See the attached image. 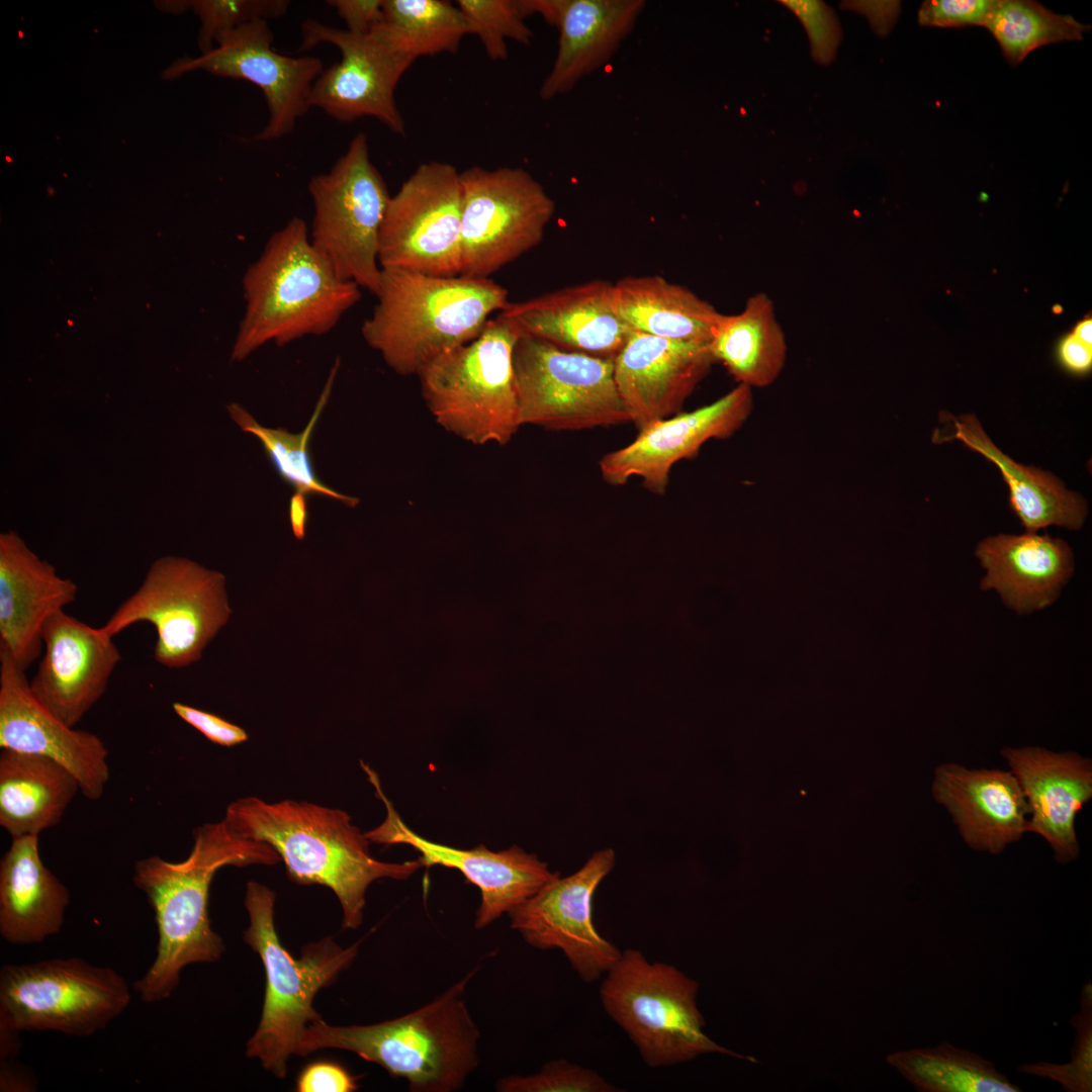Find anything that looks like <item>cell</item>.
Wrapping results in <instances>:
<instances>
[{
  "label": "cell",
  "instance_id": "obj_1",
  "mask_svg": "<svg viewBox=\"0 0 1092 1092\" xmlns=\"http://www.w3.org/2000/svg\"><path fill=\"white\" fill-rule=\"evenodd\" d=\"M193 847L182 861L159 855L139 859L132 882L151 905L158 929L157 956L143 978L133 984L146 1003L171 996L181 971L190 964L218 961L225 947L211 928L209 889L217 871L280 861L268 844L245 838L222 819L195 828Z\"/></svg>",
  "mask_w": 1092,
  "mask_h": 1092
},
{
  "label": "cell",
  "instance_id": "obj_2",
  "mask_svg": "<svg viewBox=\"0 0 1092 1092\" xmlns=\"http://www.w3.org/2000/svg\"><path fill=\"white\" fill-rule=\"evenodd\" d=\"M223 820L239 835L270 845L294 883L331 889L342 907L344 929L362 924L366 891L374 881L405 880L425 868L420 857L403 862L374 858L365 833L340 809L245 797L228 806Z\"/></svg>",
  "mask_w": 1092,
  "mask_h": 1092
},
{
  "label": "cell",
  "instance_id": "obj_3",
  "mask_svg": "<svg viewBox=\"0 0 1092 1092\" xmlns=\"http://www.w3.org/2000/svg\"><path fill=\"white\" fill-rule=\"evenodd\" d=\"M242 287L245 310L232 350L238 362L270 342L281 347L328 334L362 296L312 246L307 223L298 216L268 239Z\"/></svg>",
  "mask_w": 1092,
  "mask_h": 1092
},
{
  "label": "cell",
  "instance_id": "obj_4",
  "mask_svg": "<svg viewBox=\"0 0 1092 1092\" xmlns=\"http://www.w3.org/2000/svg\"><path fill=\"white\" fill-rule=\"evenodd\" d=\"M476 969L428 1004L394 1019L335 1026L323 1018L305 1028L297 1056L338 1049L404 1079L412 1092L461 1089L480 1063V1031L465 1001Z\"/></svg>",
  "mask_w": 1092,
  "mask_h": 1092
},
{
  "label": "cell",
  "instance_id": "obj_5",
  "mask_svg": "<svg viewBox=\"0 0 1092 1092\" xmlns=\"http://www.w3.org/2000/svg\"><path fill=\"white\" fill-rule=\"evenodd\" d=\"M377 303L361 326L369 347L400 375H418L438 356L477 338L508 290L489 278L381 269Z\"/></svg>",
  "mask_w": 1092,
  "mask_h": 1092
},
{
  "label": "cell",
  "instance_id": "obj_6",
  "mask_svg": "<svg viewBox=\"0 0 1092 1092\" xmlns=\"http://www.w3.org/2000/svg\"><path fill=\"white\" fill-rule=\"evenodd\" d=\"M275 900L276 893L268 887L254 881L247 884L244 903L250 922L244 939L262 961L266 986L261 1019L246 1054L284 1079L305 1028L322 1018L313 1008L315 995L353 963L361 941L343 947L327 936L307 943L296 959L277 934Z\"/></svg>",
  "mask_w": 1092,
  "mask_h": 1092
},
{
  "label": "cell",
  "instance_id": "obj_7",
  "mask_svg": "<svg viewBox=\"0 0 1092 1092\" xmlns=\"http://www.w3.org/2000/svg\"><path fill=\"white\" fill-rule=\"evenodd\" d=\"M698 991L699 983L675 966L650 962L641 950L627 948L605 974L599 995L606 1013L650 1068L670 1067L714 1053L756 1062L706 1034Z\"/></svg>",
  "mask_w": 1092,
  "mask_h": 1092
},
{
  "label": "cell",
  "instance_id": "obj_8",
  "mask_svg": "<svg viewBox=\"0 0 1092 1092\" xmlns=\"http://www.w3.org/2000/svg\"><path fill=\"white\" fill-rule=\"evenodd\" d=\"M518 339L496 315L473 341L419 372L423 398L442 428L474 445L512 440L521 427L513 366Z\"/></svg>",
  "mask_w": 1092,
  "mask_h": 1092
},
{
  "label": "cell",
  "instance_id": "obj_9",
  "mask_svg": "<svg viewBox=\"0 0 1092 1092\" xmlns=\"http://www.w3.org/2000/svg\"><path fill=\"white\" fill-rule=\"evenodd\" d=\"M129 1002L122 976L81 958L5 965L0 972V1025L17 1032L89 1036L106 1028Z\"/></svg>",
  "mask_w": 1092,
  "mask_h": 1092
},
{
  "label": "cell",
  "instance_id": "obj_10",
  "mask_svg": "<svg viewBox=\"0 0 1092 1092\" xmlns=\"http://www.w3.org/2000/svg\"><path fill=\"white\" fill-rule=\"evenodd\" d=\"M313 205L309 238L336 273L376 295L381 279L379 236L390 199L370 160L365 132H358L327 173L308 183Z\"/></svg>",
  "mask_w": 1092,
  "mask_h": 1092
},
{
  "label": "cell",
  "instance_id": "obj_11",
  "mask_svg": "<svg viewBox=\"0 0 1092 1092\" xmlns=\"http://www.w3.org/2000/svg\"><path fill=\"white\" fill-rule=\"evenodd\" d=\"M231 614L222 573L184 557L163 556L99 629L113 637L132 624L149 622L157 632L156 661L180 668L200 659Z\"/></svg>",
  "mask_w": 1092,
  "mask_h": 1092
},
{
  "label": "cell",
  "instance_id": "obj_12",
  "mask_svg": "<svg viewBox=\"0 0 1092 1092\" xmlns=\"http://www.w3.org/2000/svg\"><path fill=\"white\" fill-rule=\"evenodd\" d=\"M520 423L579 431L631 422L614 377V359L519 337L513 354Z\"/></svg>",
  "mask_w": 1092,
  "mask_h": 1092
},
{
  "label": "cell",
  "instance_id": "obj_13",
  "mask_svg": "<svg viewBox=\"0 0 1092 1092\" xmlns=\"http://www.w3.org/2000/svg\"><path fill=\"white\" fill-rule=\"evenodd\" d=\"M461 273L489 276L538 246L555 204L543 185L521 167L460 173Z\"/></svg>",
  "mask_w": 1092,
  "mask_h": 1092
},
{
  "label": "cell",
  "instance_id": "obj_14",
  "mask_svg": "<svg viewBox=\"0 0 1092 1092\" xmlns=\"http://www.w3.org/2000/svg\"><path fill=\"white\" fill-rule=\"evenodd\" d=\"M462 189L453 165H420L390 197L379 236L381 269L461 273Z\"/></svg>",
  "mask_w": 1092,
  "mask_h": 1092
},
{
  "label": "cell",
  "instance_id": "obj_15",
  "mask_svg": "<svg viewBox=\"0 0 1092 1092\" xmlns=\"http://www.w3.org/2000/svg\"><path fill=\"white\" fill-rule=\"evenodd\" d=\"M300 29L302 50L329 43L341 53V60L313 83L310 106L341 122L373 117L393 133L403 135L405 123L394 94L415 60L382 23L366 34H354L315 19L304 20Z\"/></svg>",
  "mask_w": 1092,
  "mask_h": 1092
},
{
  "label": "cell",
  "instance_id": "obj_16",
  "mask_svg": "<svg viewBox=\"0 0 1092 1092\" xmlns=\"http://www.w3.org/2000/svg\"><path fill=\"white\" fill-rule=\"evenodd\" d=\"M267 20H255L219 32L210 52L183 58L164 70L166 80L201 70L212 75L242 79L258 86L265 98L269 118L254 140L267 142L289 134L310 106L312 85L323 73V63L311 56L289 57L277 53Z\"/></svg>",
  "mask_w": 1092,
  "mask_h": 1092
},
{
  "label": "cell",
  "instance_id": "obj_17",
  "mask_svg": "<svg viewBox=\"0 0 1092 1092\" xmlns=\"http://www.w3.org/2000/svg\"><path fill=\"white\" fill-rule=\"evenodd\" d=\"M612 848L596 851L572 875L557 876L508 915L511 928L539 950L559 949L585 983L605 975L622 951L597 930L593 898L613 871Z\"/></svg>",
  "mask_w": 1092,
  "mask_h": 1092
},
{
  "label": "cell",
  "instance_id": "obj_18",
  "mask_svg": "<svg viewBox=\"0 0 1092 1092\" xmlns=\"http://www.w3.org/2000/svg\"><path fill=\"white\" fill-rule=\"evenodd\" d=\"M361 766L386 808L383 822L365 832L367 839L378 844H407L421 853L420 859L425 868L438 864L458 870L480 891L481 902L474 920L476 929H482L510 913L559 876L537 855L517 845L500 851L489 850L482 844L472 849H461L422 837L402 821L384 794L378 775L363 761Z\"/></svg>",
  "mask_w": 1092,
  "mask_h": 1092
},
{
  "label": "cell",
  "instance_id": "obj_19",
  "mask_svg": "<svg viewBox=\"0 0 1092 1092\" xmlns=\"http://www.w3.org/2000/svg\"><path fill=\"white\" fill-rule=\"evenodd\" d=\"M752 410V389L738 384L707 405L653 422L631 443L601 458L602 477L615 486L639 477L648 490L664 494L677 462L694 458L710 440L734 435Z\"/></svg>",
  "mask_w": 1092,
  "mask_h": 1092
},
{
  "label": "cell",
  "instance_id": "obj_20",
  "mask_svg": "<svg viewBox=\"0 0 1092 1092\" xmlns=\"http://www.w3.org/2000/svg\"><path fill=\"white\" fill-rule=\"evenodd\" d=\"M0 747L49 757L67 768L89 800L102 797L109 781L102 739L65 724L32 695L25 670L0 650Z\"/></svg>",
  "mask_w": 1092,
  "mask_h": 1092
},
{
  "label": "cell",
  "instance_id": "obj_21",
  "mask_svg": "<svg viewBox=\"0 0 1092 1092\" xmlns=\"http://www.w3.org/2000/svg\"><path fill=\"white\" fill-rule=\"evenodd\" d=\"M41 638L44 654L30 691L52 714L75 727L103 696L121 654L113 637L64 610L44 622Z\"/></svg>",
  "mask_w": 1092,
  "mask_h": 1092
},
{
  "label": "cell",
  "instance_id": "obj_22",
  "mask_svg": "<svg viewBox=\"0 0 1092 1092\" xmlns=\"http://www.w3.org/2000/svg\"><path fill=\"white\" fill-rule=\"evenodd\" d=\"M519 337L614 359L630 329L614 307V283L595 279L517 302L497 313Z\"/></svg>",
  "mask_w": 1092,
  "mask_h": 1092
},
{
  "label": "cell",
  "instance_id": "obj_23",
  "mask_svg": "<svg viewBox=\"0 0 1092 1092\" xmlns=\"http://www.w3.org/2000/svg\"><path fill=\"white\" fill-rule=\"evenodd\" d=\"M714 363L710 344L630 330L614 358V377L631 422L640 430L680 413Z\"/></svg>",
  "mask_w": 1092,
  "mask_h": 1092
},
{
  "label": "cell",
  "instance_id": "obj_24",
  "mask_svg": "<svg viewBox=\"0 0 1092 1092\" xmlns=\"http://www.w3.org/2000/svg\"><path fill=\"white\" fill-rule=\"evenodd\" d=\"M526 17L541 15L559 32L556 58L540 87L543 100L570 92L606 65L633 30L644 0H520Z\"/></svg>",
  "mask_w": 1092,
  "mask_h": 1092
},
{
  "label": "cell",
  "instance_id": "obj_25",
  "mask_svg": "<svg viewBox=\"0 0 1092 1092\" xmlns=\"http://www.w3.org/2000/svg\"><path fill=\"white\" fill-rule=\"evenodd\" d=\"M78 586L14 531L0 534V650L26 670L40 655L44 622L77 599Z\"/></svg>",
  "mask_w": 1092,
  "mask_h": 1092
},
{
  "label": "cell",
  "instance_id": "obj_26",
  "mask_svg": "<svg viewBox=\"0 0 1092 1092\" xmlns=\"http://www.w3.org/2000/svg\"><path fill=\"white\" fill-rule=\"evenodd\" d=\"M1028 807L1027 831L1051 845L1061 863L1080 853L1075 820L1092 798L1091 760L1075 752H1053L1037 746L1001 751Z\"/></svg>",
  "mask_w": 1092,
  "mask_h": 1092
},
{
  "label": "cell",
  "instance_id": "obj_27",
  "mask_svg": "<svg viewBox=\"0 0 1092 1092\" xmlns=\"http://www.w3.org/2000/svg\"><path fill=\"white\" fill-rule=\"evenodd\" d=\"M932 795L973 849L999 854L1028 832L1026 800L1010 770L941 763L934 770Z\"/></svg>",
  "mask_w": 1092,
  "mask_h": 1092
},
{
  "label": "cell",
  "instance_id": "obj_28",
  "mask_svg": "<svg viewBox=\"0 0 1092 1092\" xmlns=\"http://www.w3.org/2000/svg\"><path fill=\"white\" fill-rule=\"evenodd\" d=\"M975 555L986 571L980 588L997 593L1020 616L1052 606L1074 573L1069 544L1037 532L987 537Z\"/></svg>",
  "mask_w": 1092,
  "mask_h": 1092
},
{
  "label": "cell",
  "instance_id": "obj_29",
  "mask_svg": "<svg viewBox=\"0 0 1092 1092\" xmlns=\"http://www.w3.org/2000/svg\"><path fill=\"white\" fill-rule=\"evenodd\" d=\"M943 420L950 426L944 432L935 430L933 442L959 440L995 464L1008 486L1009 506L1026 531L1082 527L1088 505L1081 494L1068 490L1051 472L1014 461L993 443L974 415H948Z\"/></svg>",
  "mask_w": 1092,
  "mask_h": 1092
},
{
  "label": "cell",
  "instance_id": "obj_30",
  "mask_svg": "<svg viewBox=\"0 0 1092 1092\" xmlns=\"http://www.w3.org/2000/svg\"><path fill=\"white\" fill-rule=\"evenodd\" d=\"M70 903L68 888L44 866L38 836L12 838L0 860V934L15 945L57 934Z\"/></svg>",
  "mask_w": 1092,
  "mask_h": 1092
},
{
  "label": "cell",
  "instance_id": "obj_31",
  "mask_svg": "<svg viewBox=\"0 0 1092 1092\" xmlns=\"http://www.w3.org/2000/svg\"><path fill=\"white\" fill-rule=\"evenodd\" d=\"M79 791L76 778L57 761L2 749L0 825L12 838L55 827Z\"/></svg>",
  "mask_w": 1092,
  "mask_h": 1092
},
{
  "label": "cell",
  "instance_id": "obj_32",
  "mask_svg": "<svg viewBox=\"0 0 1092 1092\" xmlns=\"http://www.w3.org/2000/svg\"><path fill=\"white\" fill-rule=\"evenodd\" d=\"M614 307L633 331L674 341L710 344L723 317L689 288L658 275L614 283Z\"/></svg>",
  "mask_w": 1092,
  "mask_h": 1092
},
{
  "label": "cell",
  "instance_id": "obj_33",
  "mask_svg": "<svg viewBox=\"0 0 1092 1092\" xmlns=\"http://www.w3.org/2000/svg\"><path fill=\"white\" fill-rule=\"evenodd\" d=\"M710 349L738 384H772L786 365L788 345L770 297L755 293L740 312L723 314Z\"/></svg>",
  "mask_w": 1092,
  "mask_h": 1092
},
{
  "label": "cell",
  "instance_id": "obj_34",
  "mask_svg": "<svg viewBox=\"0 0 1092 1092\" xmlns=\"http://www.w3.org/2000/svg\"><path fill=\"white\" fill-rule=\"evenodd\" d=\"M887 1062L921 1092H1020L994 1064L949 1042L890 1054Z\"/></svg>",
  "mask_w": 1092,
  "mask_h": 1092
},
{
  "label": "cell",
  "instance_id": "obj_35",
  "mask_svg": "<svg viewBox=\"0 0 1092 1092\" xmlns=\"http://www.w3.org/2000/svg\"><path fill=\"white\" fill-rule=\"evenodd\" d=\"M339 367L340 360L338 358L331 369L313 414L300 433L292 434L284 428L271 429L263 427L242 405L236 402L228 405V412L244 432L251 433L258 438L278 475L295 491L305 495L331 497L350 508H354L359 503L358 498L340 493L318 479L309 452V441L315 425L329 401Z\"/></svg>",
  "mask_w": 1092,
  "mask_h": 1092
},
{
  "label": "cell",
  "instance_id": "obj_36",
  "mask_svg": "<svg viewBox=\"0 0 1092 1092\" xmlns=\"http://www.w3.org/2000/svg\"><path fill=\"white\" fill-rule=\"evenodd\" d=\"M382 25L415 61L458 52L470 26L457 5L446 0H383Z\"/></svg>",
  "mask_w": 1092,
  "mask_h": 1092
},
{
  "label": "cell",
  "instance_id": "obj_37",
  "mask_svg": "<svg viewBox=\"0 0 1092 1092\" xmlns=\"http://www.w3.org/2000/svg\"><path fill=\"white\" fill-rule=\"evenodd\" d=\"M1008 63L1017 65L1050 43L1080 40L1089 26L1029 0H996L985 25Z\"/></svg>",
  "mask_w": 1092,
  "mask_h": 1092
},
{
  "label": "cell",
  "instance_id": "obj_38",
  "mask_svg": "<svg viewBox=\"0 0 1092 1092\" xmlns=\"http://www.w3.org/2000/svg\"><path fill=\"white\" fill-rule=\"evenodd\" d=\"M456 5L493 62L507 59V39L528 46L534 37L520 0H458Z\"/></svg>",
  "mask_w": 1092,
  "mask_h": 1092
},
{
  "label": "cell",
  "instance_id": "obj_39",
  "mask_svg": "<svg viewBox=\"0 0 1092 1092\" xmlns=\"http://www.w3.org/2000/svg\"><path fill=\"white\" fill-rule=\"evenodd\" d=\"M1076 1030L1071 1061L1067 1064L1045 1062L1022 1064L1018 1072L1060 1083L1068 1092L1092 1091V985L1081 991L1080 1009L1072 1019Z\"/></svg>",
  "mask_w": 1092,
  "mask_h": 1092
},
{
  "label": "cell",
  "instance_id": "obj_40",
  "mask_svg": "<svg viewBox=\"0 0 1092 1092\" xmlns=\"http://www.w3.org/2000/svg\"><path fill=\"white\" fill-rule=\"evenodd\" d=\"M287 0H192L189 8L200 20L198 48L210 52L219 32L235 29L255 20H269L288 12Z\"/></svg>",
  "mask_w": 1092,
  "mask_h": 1092
},
{
  "label": "cell",
  "instance_id": "obj_41",
  "mask_svg": "<svg viewBox=\"0 0 1092 1092\" xmlns=\"http://www.w3.org/2000/svg\"><path fill=\"white\" fill-rule=\"evenodd\" d=\"M499 1092H618L598 1072L559 1059L528 1076L511 1075L495 1083Z\"/></svg>",
  "mask_w": 1092,
  "mask_h": 1092
},
{
  "label": "cell",
  "instance_id": "obj_42",
  "mask_svg": "<svg viewBox=\"0 0 1092 1092\" xmlns=\"http://www.w3.org/2000/svg\"><path fill=\"white\" fill-rule=\"evenodd\" d=\"M996 0H929L918 10L921 25L942 28L984 26Z\"/></svg>",
  "mask_w": 1092,
  "mask_h": 1092
},
{
  "label": "cell",
  "instance_id": "obj_43",
  "mask_svg": "<svg viewBox=\"0 0 1092 1092\" xmlns=\"http://www.w3.org/2000/svg\"><path fill=\"white\" fill-rule=\"evenodd\" d=\"M807 29L812 53L819 62L827 63L834 57L840 39V29L834 13L817 1H785Z\"/></svg>",
  "mask_w": 1092,
  "mask_h": 1092
},
{
  "label": "cell",
  "instance_id": "obj_44",
  "mask_svg": "<svg viewBox=\"0 0 1092 1092\" xmlns=\"http://www.w3.org/2000/svg\"><path fill=\"white\" fill-rule=\"evenodd\" d=\"M173 710L182 720L215 744L231 747L248 739V734L242 727L215 714L182 703H174Z\"/></svg>",
  "mask_w": 1092,
  "mask_h": 1092
},
{
  "label": "cell",
  "instance_id": "obj_45",
  "mask_svg": "<svg viewBox=\"0 0 1092 1092\" xmlns=\"http://www.w3.org/2000/svg\"><path fill=\"white\" fill-rule=\"evenodd\" d=\"M295 1088L298 1092H353L358 1083L341 1065L314 1062L301 1071Z\"/></svg>",
  "mask_w": 1092,
  "mask_h": 1092
},
{
  "label": "cell",
  "instance_id": "obj_46",
  "mask_svg": "<svg viewBox=\"0 0 1092 1092\" xmlns=\"http://www.w3.org/2000/svg\"><path fill=\"white\" fill-rule=\"evenodd\" d=\"M327 4L354 34L369 33L383 19V0H329Z\"/></svg>",
  "mask_w": 1092,
  "mask_h": 1092
},
{
  "label": "cell",
  "instance_id": "obj_47",
  "mask_svg": "<svg viewBox=\"0 0 1092 1092\" xmlns=\"http://www.w3.org/2000/svg\"><path fill=\"white\" fill-rule=\"evenodd\" d=\"M1057 357L1064 369L1075 375H1084L1092 366V347L1069 335L1060 342Z\"/></svg>",
  "mask_w": 1092,
  "mask_h": 1092
},
{
  "label": "cell",
  "instance_id": "obj_48",
  "mask_svg": "<svg viewBox=\"0 0 1092 1092\" xmlns=\"http://www.w3.org/2000/svg\"><path fill=\"white\" fill-rule=\"evenodd\" d=\"M288 517L294 537L297 540L304 539L308 522V506L305 494L295 491L290 497Z\"/></svg>",
  "mask_w": 1092,
  "mask_h": 1092
},
{
  "label": "cell",
  "instance_id": "obj_49",
  "mask_svg": "<svg viewBox=\"0 0 1092 1092\" xmlns=\"http://www.w3.org/2000/svg\"><path fill=\"white\" fill-rule=\"evenodd\" d=\"M1072 335L1075 338H1077L1079 341H1081L1082 343L1092 347V321H1091V318H1086V320L1082 321L1081 323H1079L1076 326V328L1074 330V333Z\"/></svg>",
  "mask_w": 1092,
  "mask_h": 1092
}]
</instances>
